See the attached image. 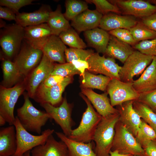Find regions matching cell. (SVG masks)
Listing matches in <instances>:
<instances>
[{
	"label": "cell",
	"mask_w": 156,
	"mask_h": 156,
	"mask_svg": "<svg viewBox=\"0 0 156 156\" xmlns=\"http://www.w3.org/2000/svg\"><path fill=\"white\" fill-rule=\"evenodd\" d=\"M137 100L148 106L156 113V89L140 93Z\"/></svg>",
	"instance_id": "cell-43"
},
{
	"label": "cell",
	"mask_w": 156,
	"mask_h": 156,
	"mask_svg": "<svg viewBox=\"0 0 156 156\" xmlns=\"http://www.w3.org/2000/svg\"><path fill=\"white\" fill-rule=\"evenodd\" d=\"M52 11L49 5L42 4L39 9L33 12L18 13L16 14L15 22L24 28L47 23Z\"/></svg>",
	"instance_id": "cell-20"
},
{
	"label": "cell",
	"mask_w": 156,
	"mask_h": 156,
	"mask_svg": "<svg viewBox=\"0 0 156 156\" xmlns=\"http://www.w3.org/2000/svg\"><path fill=\"white\" fill-rule=\"evenodd\" d=\"M72 81V76L65 77L56 86L48 87L41 83L38 87L33 99L40 104L48 103L56 107L63 100L62 94L66 87Z\"/></svg>",
	"instance_id": "cell-13"
},
{
	"label": "cell",
	"mask_w": 156,
	"mask_h": 156,
	"mask_svg": "<svg viewBox=\"0 0 156 156\" xmlns=\"http://www.w3.org/2000/svg\"><path fill=\"white\" fill-rule=\"evenodd\" d=\"M0 45L5 57L11 60L21 49L24 40V28L15 23L0 30Z\"/></svg>",
	"instance_id": "cell-4"
},
{
	"label": "cell",
	"mask_w": 156,
	"mask_h": 156,
	"mask_svg": "<svg viewBox=\"0 0 156 156\" xmlns=\"http://www.w3.org/2000/svg\"><path fill=\"white\" fill-rule=\"evenodd\" d=\"M23 96L24 103L17 109L16 116L26 130L40 135L42 127L51 117L45 111L38 109L34 106L27 93H24Z\"/></svg>",
	"instance_id": "cell-1"
},
{
	"label": "cell",
	"mask_w": 156,
	"mask_h": 156,
	"mask_svg": "<svg viewBox=\"0 0 156 156\" xmlns=\"http://www.w3.org/2000/svg\"><path fill=\"white\" fill-rule=\"evenodd\" d=\"M131 45L111 35L105 54L124 63L135 51Z\"/></svg>",
	"instance_id": "cell-27"
},
{
	"label": "cell",
	"mask_w": 156,
	"mask_h": 156,
	"mask_svg": "<svg viewBox=\"0 0 156 156\" xmlns=\"http://www.w3.org/2000/svg\"><path fill=\"white\" fill-rule=\"evenodd\" d=\"M66 10L63 14L68 21H72L77 16L88 9L86 1L78 0H67L65 2Z\"/></svg>",
	"instance_id": "cell-34"
},
{
	"label": "cell",
	"mask_w": 156,
	"mask_h": 156,
	"mask_svg": "<svg viewBox=\"0 0 156 156\" xmlns=\"http://www.w3.org/2000/svg\"><path fill=\"white\" fill-rule=\"evenodd\" d=\"M52 35L47 23L24 27V40L33 47L42 50Z\"/></svg>",
	"instance_id": "cell-16"
},
{
	"label": "cell",
	"mask_w": 156,
	"mask_h": 156,
	"mask_svg": "<svg viewBox=\"0 0 156 156\" xmlns=\"http://www.w3.org/2000/svg\"><path fill=\"white\" fill-rule=\"evenodd\" d=\"M50 28L52 35L59 36L71 27L69 21L62 13L60 5H57L55 11L50 12L47 23Z\"/></svg>",
	"instance_id": "cell-29"
},
{
	"label": "cell",
	"mask_w": 156,
	"mask_h": 156,
	"mask_svg": "<svg viewBox=\"0 0 156 156\" xmlns=\"http://www.w3.org/2000/svg\"><path fill=\"white\" fill-rule=\"evenodd\" d=\"M142 148L146 156H156V140L149 141Z\"/></svg>",
	"instance_id": "cell-47"
},
{
	"label": "cell",
	"mask_w": 156,
	"mask_h": 156,
	"mask_svg": "<svg viewBox=\"0 0 156 156\" xmlns=\"http://www.w3.org/2000/svg\"><path fill=\"white\" fill-rule=\"evenodd\" d=\"M109 34L120 40L133 46L138 42L134 39L129 29L120 28L109 31Z\"/></svg>",
	"instance_id": "cell-41"
},
{
	"label": "cell",
	"mask_w": 156,
	"mask_h": 156,
	"mask_svg": "<svg viewBox=\"0 0 156 156\" xmlns=\"http://www.w3.org/2000/svg\"><path fill=\"white\" fill-rule=\"evenodd\" d=\"M153 57L135 50L121 67L119 72L120 80L125 82H132L134 77L143 72L151 62Z\"/></svg>",
	"instance_id": "cell-9"
},
{
	"label": "cell",
	"mask_w": 156,
	"mask_h": 156,
	"mask_svg": "<svg viewBox=\"0 0 156 156\" xmlns=\"http://www.w3.org/2000/svg\"><path fill=\"white\" fill-rule=\"evenodd\" d=\"M87 61L89 66L88 70L120 80L119 72L122 66L116 63L114 59L106 57L105 55L101 56L96 52L91 55Z\"/></svg>",
	"instance_id": "cell-14"
},
{
	"label": "cell",
	"mask_w": 156,
	"mask_h": 156,
	"mask_svg": "<svg viewBox=\"0 0 156 156\" xmlns=\"http://www.w3.org/2000/svg\"><path fill=\"white\" fill-rule=\"evenodd\" d=\"M87 2L93 3L95 5L96 10L103 15L112 12L119 14L121 13L120 9L116 5L109 1L106 0H88Z\"/></svg>",
	"instance_id": "cell-38"
},
{
	"label": "cell",
	"mask_w": 156,
	"mask_h": 156,
	"mask_svg": "<svg viewBox=\"0 0 156 156\" xmlns=\"http://www.w3.org/2000/svg\"><path fill=\"white\" fill-rule=\"evenodd\" d=\"M109 154L110 156H133V155L131 154H120L116 151H111Z\"/></svg>",
	"instance_id": "cell-49"
},
{
	"label": "cell",
	"mask_w": 156,
	"mask_h": 156,
	"mask_svg": "<svg viewBox=\"0 0 156 156\" xmlns=\"http://www.w3.org/2000/svg\"><path fill=\"white\" fill-rule=\"evenodd\" d=\"M133 156H146V155H133Z\"/></svg>",
	"instance_id": "cell-53"
},
{
	"label": "cell",
	"mask_w": 156,
	"mask_h": 156,
	"mask_svg": "<svg viewBox=\"0 0 156 156\" xmlns=\"http://www.w3.org/2000/svg\"><path fill=\"white\" fill-rule=\"evenodd\" d=\"M50 116L51 119L61 128L64 134L68 137L70 135L73 122L71 118V109L66 99L64 98L59 106L55 107L48 103L40 104Z\"/></svg>",
	"instance_id": "cell-12"
},
{
	"label": "cell",
	"mask_w": 156,
	"mask_h": 156,
	"mask_svg": "<svg viewBox=\"0 0 156 156\" xmlns=\"http://www.w3.org/2000/svg\"><path fill=\"white\" fill-rule=\"evenodd\" d=\"M56 135L67 147L68 156H97L93 151V142L84 143L73 140L63 133L55 132Z\"/></svg>",
	"instance_id": "cell-25"
},
{
	"label": "cell",
	"mask_w": 156,
	"mask_h": 156,
	"mask_svg": "<svg viewBox=\"0 0 156 156\" xmlns=\"http://www.w3.org/2000/svg\"><path fill=\"white\" fill-rule=\"evenodd\" d=\"M133 85L139 94L156 89V56L140 77L133 80Z\"/></svg>",
	"instance_id": "cell-24"
},
{
	"label": "cell",
	"mask_w": 156,
	"mask_h": 156,
	"mask_svg": "<svg viewBox=\"0 0 156 156\" xmlns=\"http://www.w3.org/2000/svg\"><path fill=\"white\" fill-rule=\"evenodd\" d=\"M138 22L133 16L108 13L103 16L99 27L107 31L120 28L129 29Z\"/></svg>",
	"instance_id": "cell-19"
},
{
	"label": "cell",
	"mask_w": 156,
	"mask_h": 156,
	"mask_svg": "<svg viewBox=\"0 0 156 156\" xmlns=\"http://www.w3.org/2000/svg\"><path fill=\"white\" fill-rule=\"evenodd\" d=\"M133 106L141 118L156 132V113L148 106L138 100L134 101Z\"/></svg>",
	"instance_id": "cell-32"
},
{
	"label": "cell",
	"mask_w": 156,
	"mask_h": 156,
	"mask_svg": "<svg viewBox=\"0 0 156 156\" xmlns=\"http://www.w3.org/2000/svg\"><path fill=\"white\" fill-rule=\"evenodd\" d=\"M135 138L142 147L149 141L156 140V132L142 119Z\"/></svg>",
	"instance_id": "cell-36"
},
{
	"label": "cell",
	"mask_w": 156,
	"mask_h": 156,
	"mask_svg": "<svg viewBox=\"0 0 156 156\" xmlns=\"http://www.w3.org/2000/svg\"><path fill=\"white\" fill-rule=\"evenodd\" d=\"M129 30L137 42L156 38V32L149 28L142 22H138L134 26Z\"/></svg>",
	"instance_id": "cell-35"
},
{
	"label": "cell",
	"mask_w": 156,
	"mask_h": 156,
	"mask_svg": "<svg viewBox=\"0 0 156 156\" xmlns=\"http://www.w3.org/2000/svg\"><path fill=\"white\" fill-rule=\"evenodd\" d=\"M103 16L96 10L88 9L72 20L71 25L79 32H84L99 27Z\"/></svg>",
	"instance_id": "cell-21"
},
{
	"label": "cell",
	"mask_w": 156,
	"mask_h": 156,
	"mask_svg": "<svg viewBox=\"0 0 156 156\" xmlns=\"http://www.w3.org/2000/svg\"><path fill=\"white\" fill-rule=\"evenodd\" d=\"M26 90L24 79L13 87L7 88L1 85L0 87V115L10 125H14L15 120L14 109L19 97Z\"/></svg>",
	"instance_id": "cell-5"
},
{
	"label": "cell",
	"mask_w": 156,
	"mask_h": 156,
	"mask_svg": "<svg viewBox=\"0 0 156 156\" xmlns=\"http://www.w3.org/2000/svg\"><path fill=\"white\" fill-rule=\"evenodd\" d=\"M59 36L63 42L70 48L84 49L87 47L77 32L71 27L61 33Z\"/></svg>",
	"instance_id": "cell-33"
},
{
	"label": "cell",
	"mask_w": 156,
	"mask_h": 156,
	"mask_svg": "<svg viewBox=\"0 0 156 156\" xmlns=\"http://www.w3.org/2000/svg\"><path fill=\"white\" fill-rule=\"evenodd\" d=\"M43 55L42 50L33 47L23 40L13 61L22 77L26 78L38 65Z\"/></svg>",
	"instance_id": "cell-8"
},
{
	"label": "cell",
	"mask_w": 156,
	"mask_h": 156,
	"mask_svg": "<svg viewBox=\"0 0 156 156\" xmlns=\"http://www.w3.org/2000/svg\"><path fill=\"white\" fill-rule=\"evenodd\" d=\"M112 151L123 154L146 155L144 149L135 137L118 120L115 129Z\"/></svg>",
	"instance_id": "cell-6"
},
{
	"label": "cell",
	"mask_w": 156,
	"mask_h": 156,
	"mask_svg": "<svg viewBox=\"0 0 156 156\" xmlns=\"http://www.w3.org/2000/svg\"><path fill=\"white\" fill-rule=\"evenodd\" d=\"M2 59L1 67L3 77L1 85L7 88L11 87L20 81V80L22 77L13 62L5 57Z\"/></svg>",
	"instance_id": "cell-30"
},
{
	"label": "cell",
	"mask_w": 156,
	"mask_h": 156,
	"mask_svg": "<svg viewBox=\"0 0 156 156\" xmlns=\"http://www.w3.org/2000/svg\"><path fill=\"white\" fill-rule=\"evenodd\" d=\"M141 22L150 29L156 32V12L151 15L142 18Z\"/></svg>",
	"instance_id": "cell-46"
},
{
	"label": "cell",
	"mask_w": 156,
	"mask_h": 156,
	"mask_svg": "<svg viewBox=\"0 0 156 156\" xmlns=\"http://www.w3.org/2000/svg\"><path fill=\"white\" fill-rule=\"evenodd\" d=\"M17 148L16 130L14 125L0 129V156H13Z\"/></svg>",
	"instance_id": "cell-26"
},
{
	"label": "cell",
	"mask_w": 156,
	"mask_h": 156,
	"mask_svg": "<svg viewBox=\"0 0 156 156\" xmlns=\"http://www.w3.org/2000/svg\"><path fill=\"white\" fill-rule=\"evenodd\" d=\"M6 25L5 23L1 19H0V28H3Z\"/></svg>",
	"instance_id": "cell-51"
},
{
	"label": "cell",
	"mask_w": 156,
	"mask_h": 156,
	"mask_svg": "<svg viewBox=\"0 0 156 156\" xmlns=\"http://www.w3.org/2000/svg\"><path fill=\"white\" fill-rule=\"evenodd\" d=\"M133 48L143 54L156 56V38L140 41L134 45Z\"/></svg>",
	"instance_id": "cell-40"
},
{
	"label": "cell",
	"mask_w": 156,
	"mask_h": 156,
	"mask_svg": "<svg viewBox=\"0 0 156 156\" xmlns=\"http://www.w3.org/2000/svg\"><path fill=\"white\" fill-rule=\"evenodd\" d=\"M7 122L5 119L1 115H0V126H2L4 125Z\"/></svg>",
	"instance_id": "cell-50"
},
{
	"label": "cell",
	"mask_w": 156,
	"mask_h": 156,
	"mask_svg": "<svg viewBox=\"0 0 156 156\" xmlns=\"http://www.w3.org/2000/svg\"><path fill=\"white\" fill-rule=\"evenodd\" d=\"M117 5L124 15L142 18L156 12V5L142 0H114L109 1Z\"/></svg>",
	"instance_id": "cell-15"
},
{
	"label": "cell",
	"mask_w": 156,
	"mask_h": 156,
	"mask_svg": "<svg viewBox=\"0 0 156 156\" xmlns=\"http://www.w3.org/2000/svg\"><path fill=\"white\" fill-rule=\"evenodd\" d=\"M30 151H27L24 154L23 156H30Z\"/></svg>",
	"instance_id": "cell-52"
},
{
	"label": "cell",
	"mask_w": 156,
	"mask_h": 156,
	"mask_svg": "<svg viewBox=\"0 0 156 156\" xmlns=\"http://www.w3.org/2000/svg\"><path fill=\"white\" fill-rule=\"evenodd\" d=\"M72 63L76 69L80 73V75H82L85 71L88 70L89 66L87 61L81 60H78L73 61Z\"/></svg>",
	"instance_id": "cell-48"
},
{
	"label": "cell",
	"mask_w": 156,
	"mask_h": 156,
	"mask_svg": "<svg viewBox=\"0 0 156 156\" xmlns=\"http://www.w3.org/2000/svg\"><path fill=\"white\" fill-rule=\"evenodd\" d=\"M91 49L70 48L66 49L65 55L67 62L71 63L73 60H81L87 61L89 58L94 53Z\"/></svg>",
	"instance_id": "cell-37"
},
{
	"label": "cell",
	"mask_w": 156,
	"mask_h": 156,
	"mask_svg": "<svg viewBox=\"0 0 156 156\" xmlns=\"http://www.w3.org/2000/svg\"><path fill=\"white\" fill-rule=\"evenodd\" d=\"M64 77L57 75H51L42 83L45 86L51 87L56 85L63 80Z\"/></svg>",
	"instance_id": "cell-45"
},
{
	"label": "cell",
	"mask_w": 156,
	"mask_h": 156,
	"mask_svg": "<svg viewBox=\"0 0 156 156\" xmlns=\"http://www.w3.org/2000/svg\"><path fill=\"white\" fill-rule=\"evenodd\" d=\"M119 112L102 117L96 128L93 140L96 144L97 156H110L115 135L116 125L119 119Z\"/></svg>",
	"instance_id": "cell-2"
},
{
	"label": "cell",
	"mask_w": 156,
	"mask_h": 156,
	"mask_svg": "<svg viewBox=\"0 0 156 156\" xmlns=\"http://www.w3.org/2000/svg\"><path fill=\"white\" fill-rule=\"evenodd\" d=\"M34 0H0L1 6L7 7L16 14H18L19 10L22 7L32 4Z\"/></svg>",
	"instance_id": "cell-42"
},
{
	"label": "cell",
	"mask_w": 156,
	"mask_h": 156,
	"mask_svg": "<svg viewBox=\"0 0 156 156\" xmlns=\"http://www.w3.org/2000/svg\"><path fill=\"white\" fill-rule=\"evenodd\" d=\"M55 65L53 62L43 54L38 65L24 78L26 90L29 97L33 99L38 87L51 75Z\"/></svg>",
	"instance_id": "cell-11"
},
{
	"label": "cell",
	"mask_w": 156,
	"mask_h": 156,
	"mask_svg": "<svg viewBox=\"0 0 156 156\" xmlns=\"http://www.w3.org/2000/svg\"><path fill=\"white\" fill-rule=\"evenodd\" d=\"M81 96L86 102L87 108L83 113L79 126L72 129L70 139L79 142L88 143L93 140L97 126L102 117L94 109L90 101L83 94Z\"/></svg>",
	"instance_id": "cell-3"
},
{
	"label": "cell",
	"mask_w": 156,
	"mask_h": 156,
	"mask_svg": "<svg viewBox=\"0 0 156 156\" xmlns=\"http://www.w3.org/2000/svg\"><path fill=\"white\" fill-rule=\"evenodd\" d=\"M81 92L93 105L97 112L102 117H106L119 112L118 109L111 105L107 93L99 94L90 88H81Z\"/></svg>",
	"instance_id": "cell-17"
},
{
	"label": "cell",
	"mask_w": 156,
	"mask_h": 156,
	"mask_svg": "<svg viewBox=\"0 0 156 156\" xmlns=\"http://www.w3.org/2000/svg\"><path fill=\"white\" fill-rule=\"evenodd\" d=\"M153 2L155 3H156V0L153 1Z\"/></svg>",
	"instance_id": "cell-54"
},
{
	"label": "cell",
	"mask_w": 156,
	"mask_h": 156,
	"mask_svg": "<svg viewBox=\"0 0 156 156\" xmlns=\"http://www.w3.org/2000/svg\"><path fill=\"white\" fill-rule=\"evenodd\" d=\"M84 35L89 46L99 53L105 54L110 35L107 31L98 27L84 31Z\"/></svg>",
	"instance_id": "cell-28"
},
{
	"label": "cell",
	"mask_w": 156,
	"mask_h": 156,
	"mask_svg": "<svg viewBox=\"0 0 156 156\" xmlns=\"http://www.w3.org/2000/svg\"><path fill=\"white\" fill-rule=\"evenodd\" d=\"M32 156H68V151L66 144L58 141L52 134L50 135L45 144L33 148L31 151Z\"/></svg>",
	"instance_id": "cell-22"
},
{
	"label": "cell",
	"mask_w": 156,
	"mask_h": 156,
	"mask_svg": "<svg viewBox=\"0 0 156 156\" xmlns=\"http://www.w3.org/2000/svg\"><path fill=\"white\" fill-rule=\"evenodd\" d=\"M66 49L58 36L52 35L42 50L43 54L51 62L63 64L66 63L65 52Z\"/></svg>",
	"instance_id": "cell-23"
},
{
	"label": "cell",
	"mask_w": 156,
	"mask_h": 156,
	"mask_svg": "<svg viewBox=\"0 0 156 156\" xmlns=\"http://www.w3.org/2000/svg\"><path fill=\"white\" fill-rule=\"evenodd\" d=\"M134 101H129L118 106L119 121L135 137L139 128L142 118L133 107Z\"/></svg>",
	"instance_id": "cell-18"
},
{
	"label": "cell",
	"mask_w": 156,
	"mask_h": 156,
	"mask_svg": "<svg viewBox=\"0 0 156 156\" xmlns=\"http://www.w3.org/2000/svg\"><path fill=\"white\" fill-rule=\"evenodd\" d=\"M77 74L81 75L80 72L72 63L66 62L55 64L51 75H57L65 77Z\"/></svg>",
	"instance_id": "cell-39"
},
{
	"label": "cell",
	"mask_w": 156,
	"mask_h": 156,
	"mask_svg": "<svg viewBox=\"0 0 156 156\" xmlns=\"http://www.w3.org/2000/svg\"><path fill=\"white\" fill-rule=\"evenodd\" d=\"M14 125L16 130L17 148L13 156H23L27 151L44 144L49 136L54 132L53 129H48L39 135H32L23 127L16 116Z\"/></svg>",
	"instance_id": "cell-7"
},
{
	"label": "cell",
	"mask_w": 156,
	"mask_h": 156,
	"mask_svg": "<svg viewBox=\"0 0 156 156\" xmlns=\"http://www.w3.org/2000/svg\"><path fill=\"white\" fill-rule=\"evenodd\" d=\"M0 18L11 21L16 20V14L9 8L0 6Z\"/></svg>",
	"instance_id": "cell-44"
},
{
	"label": "cell",
	"mask_w": 156,
	"mask_h": 156,
	"mask_svg": "<svg viewBox=\"0 0 156 156\" xmlns=\"http://www.w3.org/2000/svg\"><path fill=\"white\" fill-rule=\"evenodd\" d=\"M82 77L81 88H95L102 91H106L110 78L102 75H96L86 70Z\"/></svg>",
	"instance_id": "cell-31"
},
{
	"label": "cell",
	"mask_w": 156,
	"mask_h": 156,
	"mask_svg": "<svg viewBox=\"0 0 156 156\" xmlns=\"http://www.w3.org/2000/svg\"><path fill=\"white\" fill-rule=\"evenodd\" d=\"M106 91L113 107L120 105L127 101L137 100L140 96V94L134 88L133 82H124L116 79H111Z\"/></svg>",
	"instance_id": "cell-10"
}]
</instances>
